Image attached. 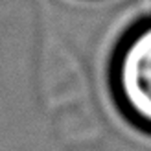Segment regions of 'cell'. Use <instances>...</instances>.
I'll return each instance as SVG.
<instances>
[{"label":"cell","instance_id":"6da1fadb","mask_svg":"<svg viewBox=\"0 0 151 151\" xmlns=\"http://www.w3.org/2000/svg\"><path fill=\"white\" fill-rule=\"evenodd\" d=\"M109 83L120 112L151 134V19L122 37L111 59Z\"/></svg>","mask_w":151,"mask_h":151}]
</instances>
